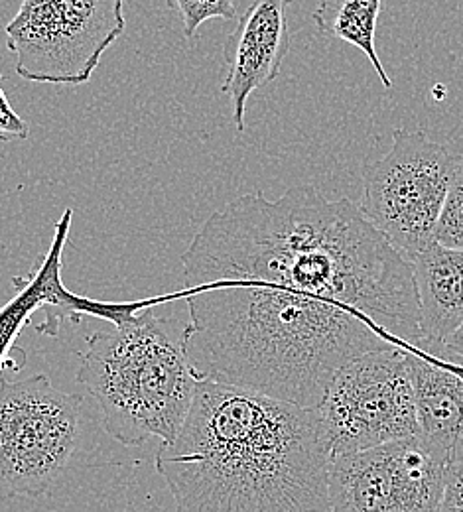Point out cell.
<instances>
[{"label":"cell","instance_id":"3957f363","mask_svg":"<svg viewBox=\"0 0 463 512\" xmlns=\"http://www.w3.org/2000/svg\"><path fill=\"white\" fill-rule=\"evenodd\" d=\"M186 323L150 308L87 337L77 383L93 398L105 432L127 448L172 442L198 388L184 347Z\"/></svg>","mask_w":463,"mask_h":512},{"label":"cell","instance_id":"8fae6325","mask_svg":"<svg viewBox=\"0 0 463 512\" xmlns=\"http://www.w3.org/2000/svg\"><path fill=\"white\" fill-rule=\"evenodd\" d=\"M418 436L448 465L463 463V369L410 349Z\"/></svg>","mask_w":463,"mask_h":512},{"label":"cell","instance_id":"2e32d148","mask_svg":"<svg viewBox=\"0 0 463 512\" xmlns=\"http://www.w3.org/2000/svg\"><path fill=\"white\" fill-rule=\"evenodd\" d=\"M30 136V125L14 111L0 85V142L26 140Z\"/></svg>","mask_w":463,"mask_h":512},{"label":"cell","instance_id":"6da1fadb","mask_svg":"<svg viewBox=\"0 0 463 512\" xmlns=\"http://www.w3.org/2000/svg\"><path fill=\"white\" fill-rule=\"evenodd\" d=\"M182 268L198 381L316 410L353 359L422 345L412 264L349 197L241 195L205 219Z\"/></svg>","mask_w":463,"mask_h":512},{"label":"cell","instance_id":"9a60e30c","mask_svg":"<svg viewBox=\"0 0 463 512\" xmlns=\"http://www.w3.org/2000/svg\"><path fill=\"white\" fill-rule=\"evenodd\" d=\"M170 10H178L184 22V36L194 40L201 24L223 18L235 20L237 18V4L235 0H166Z\"/></svg>","mask_w":463,"mask_h":512},{"label":"cell","instance_id":"8992f818","mask_svg":"<svg viewBox=\"0 0 463 512\" xmlns=\"http://www.w3.org/2000/svg\"><path fill=\"white\" fill-rule=\"evenodd\" d=\"M81 396L40 373L0 379V499L52 491L75 453Z\"/></svg>","mask_w":463,"mask_h":512},{"label":"cell","instance_id":"ac0fdd59","mask_svg":"<svg viewBox=\"0 0 463 512\" xmlns=\"http://www.w3.org/2000/svg\"><path fill=\"white\" fill-rule=\"evenodd\" d=\"M444 353H452L463 359V327H460L444 345Z\"/></svg>","mask_w":463,"mask_h":512},{"label":"cell","instance_id":"ba28073f","mask_svg":"<svg viewBox=\"0 0 463 512\" xmlns=\"http://www.w3.org/2000/svg\"><path fill=\"white\" fill-rule=\"evenodd\" d=\"M448 467L420 436L333 457L331 512H438Z\"/></svg>","mask_w":463,"mask_h":512},{"label":"cell","instance_id":"e0dca14e","mask_svg":"<svg viewBox=\"0 0 463 512\" xmlns=\"http://www.w3.org/2000/svg\"><path fill=\"white\" fill-rule=\"evenodd\" d=\"M438 512H463V463H454L448 467Z\"/></svg>","mask_w":463,"mask_h":512},{"label":"cell","instance_id":"5b68a950","mask_svg":"<svg viewBox=\"0 0 463 512\" xmlns=\"http://www.w3.org/2000/svg\"><path fill=\"white\" fill-rule=\"evenodd\" d=\"M125 30V0H22L4 26L22 79L71 87L89 83Z\"/></svg>","mask_w":463,"mask_h":512},{"label":"cell","instance_id":"7a4b0ae2","mask_svg":"<svg viewBox=\"0 0 463 512\" xmlns=\"http://www.w3.org/2000/svg\"><path fill=\"white\" fill-rule=\"evenodd\" d=\"M330 461L318 410L198 381L156 471L176 512H331Z\"/></svg>","mask_w":463,"mask_h":512},{"label":"cell","instance_id":"30bf717a","mask_svg":"<svg viewBox=\"0 0 463 512\" xmlns=\"http://www.w3.org/2000/svg\"><path fill=\"white\" fill-rule=\"evenodd\" d=\"M73 211L67 209L62 219L56 225L52 247L46 255L40 258V264L28 276H18L12 280L18 294L0 310V365L2 355L10 347L12 337L20 331L26 320L36 310H56L58 320L64 316L77 321L83 314L111 318L115 323L125 318V304H101L87 298H79L71 294L62 282V262H64V249H66L69 229H71Z\"/></svg>","mask_w":463,"mask_h":512},{"label":"cell","instance_id":"9c48e42d","mask_svg":"<svg viewBox=\"0 0 463 512\" xmlns=\"http://www.w3.org/2000/svg\"><path fill=\"white\" fill-rule=\"evenodd\" d=\"M294 0H253L223 46L227 67L221 91L231 99L233 123L245 132L249 97L272 83L290 50L288 8Z\"/></svg>","mask_w":463,"mask_h":512},{"label":"cell","instance_id":"5bb4252c","mask_svg":"<svg viewBox=\"0 0 463 512\" xmlns=\"http://www.w3.org/2000/svg\"><path fill=\"white\" fill-rule=\"evenodd\" d=\"M436 241L444 247L463 249V154L456 156L450 190L436 229Z\"/></svg>","mask_w":463,"mask_h":512},{"label":"cell","instance_id":"52a82bcc","mask_svg":"<svg viewBox=\"0 0 463 512\" xmlns=\"http://www.w3.org/2000/svg\"><path fill=\"white\" fill-rule=\"evenodd\" d=\"M410 349L361 355L339 369L316 408L330 457L418 436Z\"/></svg>","mask_w":463,"mask_h":512},{"label":"cell","instance_id":"277c9868","mask_svg":"<svg viewBox=\"0 0 463 512\" xmlns=\"http://www.w3.org/2000/svg\"><path fill=\"white\" fill-rule=\"evenodd\" d=\"M454 166L446 146L397 128L391 150L363 170L359 209L408 262L436 243Z\"/></svg>","mask_w":463,"mask_h":512},{"label":"cell","instance_id":"4fadbf2b","mask_svg":"<svg viewBox=\"0 0 463 512\" xmlns=\"http://www.w3.org/2000/svg\"><path fill=\"white\" fill-rule=\"evenodd\" d=\"M383 2L385 0H320L312 20L324 36L359 48L375 67L385 89H391L393 81L387 75L375 46Z\"/></svg>","mask_w":463,"mask_h":512},{"label":"cell","instance_id":"7c38bea8","mask_svg":"<svg viewBox=\"0 0 463 512\" xmlns=\"http://www.w3.org/2000/svg\"><path fill=\"white\" fill-rule=\"evenodd\" d=\"M410 264L420 304L422 345L418 351L440 357L446 341L463 327V249L436 241Z\"/></svg>","mask_w":463,"mask_h":512}]
</instances>
